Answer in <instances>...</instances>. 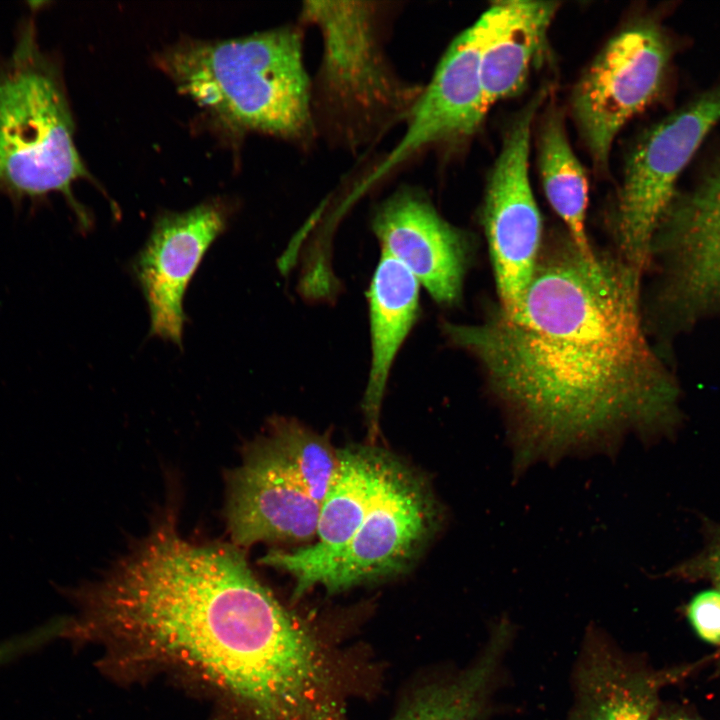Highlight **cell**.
<instances>
[{"label":"cell","mask_w":720,"mask_h":720,"mask_svg":"<svg viewBox=\"0 0 720 720\" xmlns=\"http://www.w3.org/2000/svg\"><path fill=\"white\" fill-rule=\"evenodd\" d=\"M642 275L567 236L541 247L515 305L496 304L478 323L443 322L449 342L480 365L517 471L614 453L628 433L651 439L678 424L680 389L649 339Z\"/></svg>","instance_id":"cell-1"},{"label":"cell","mask_w":720,"mask_h":720,"mask_svg":"<svg viewBox=\"0 0 720 720\" xmlns=\"http://www.w3.org/2000/svg\"><path fill=\"white\" fill-rule=\"evenodd\" d=\"M77 600L66 639L101 643L127 666L190 670L251 720H344L328 650L234 547L162 527Z\"/></svg>","instance_id":"cell-2"},{"label":"cell","mask_w":720,"mask_h":720,"mask_svg":"<svg viewBox=\"0 0 720 720\" xmlns=\"http://www.w3.org/2000/svg\"><path fill=\"white\" fill-rule=\"evenodd\" d=\"M159 64L183 94L234 127L286 138L311 127L309 79L294 29L185 41Z\"/></svg>","instance_id":"cell-3"},{"label":"cell","mask_w":720,"mask_h":720,"mask_svg":"<svg viewBox=\"0 0 720 720\" xmlns=\"http://www.w3.org/2000/svg\"><path fill=\"white\" fill-rule=\"evenodd\" d=\"M87 175L60 73L40 49L30 19L0 68V194L18 203L61 193L87 226L71 190Z\"/></svg>","instance_id":"cell-4"},{"label":"cell","mask_w":720,"mask_h":720,"mask_svg":"<svg viewBox=\"0 0 720 720\" xmlns=\"http://www.w3.org/2000/svg\"><path fill=\"white\" fill-rule=\"evenodd\" d=\"M338 463L329 441L294 420L277 419L247 450L229 480L227 519L239 545L316 536Z\"/></svg>","instance_id":"cell-5"},{"label":"cell","mask_w":720,"mask_h":720,"mask_svg":"<svg viewBox=\"0 0 720 720\" xmlns=\"http://www.w3.org/2000/svg\"><path fill=\"white\" fill-rule=\"evenodd\" d=\"M440 515L424 478L390 454L364 518L338 552L307 559L295 551H272L261 562L294 577L295 597L315 586L340 592L406 571L435 533Z\"/></svg>","instance_id":"cell-6"},{"label":"cell","mask_w":720,"mask_h":720,"mask_svg":"<svg viewBox=\"0 0 720 720\" xmlns=\"http://www.w3.org/2000/svg\"><path fill=\"white\" fill-rule=\"evenodd\" d=\"M720 122V80L652 125L627 159L614 230L617 254L641 272L651 244L677 192V181Z\"/></svg>","instance_id":"cell-7"},{"label":"cell","mask_w":720,"mask_h":720,"mask_svg":"<svg viewBox=\"0 0 720 720\" xmlns=\"http://www.w3.org/2000/svg\"><path fill=\"white\" fill-rule=\"evenodd\" d=\"M674 48L660 21L640 18L611 38L579 79L572 111L601 169L620 130L663 91Z\"/></svg>","instance_id":"cell-8"},{"label":"cell","mask_w":720,"mask_h":720,"mask_svg":"<svg viewBox=\"0 0 720 720\" xmlns=\"http://www.w3.org/2000/svg\"><path fill=\"white\" fill-rule=\"evenodd\" d=\"M652 263L655 303L671 323L688 330L720 315V160L676 192L653 237Z\"/></svg>","instance_id":"cell-9"},{"label":"cell","mask_w":720,"mask_h":720,"mask_svg":"<svg viewBox=\"0 0 720 720\" xmlns=\"http://www.w3.org/2000/svg\"><path fill=\"white\" fill-rule=\"evenodd\" d=\"M540 94L516 115L491 171L482 224L494 271L498 304L515 305L533 276L542 247V220L529 178V150Z\"/></svg>","instance_id":"cell-10"},{"label":"cell","mask_w":720,"mask_h":720,"mask_svg":"<svg viewBox=\"0 0 720 720\" xmlns=\"http://www.w3.org/2000/svg\"><path fill=\"white\" fill-rule=\"evenodd\" d=\"M488 111L480 76V29L475 22L449 45L413 104L400 141L354 188L341 209L426 146L472 134Z\"/></svg>","instance_id":"cell-11"},{"label":"cell","mask_w":720,"mask_h":720,"mask_svg":"<svg viewBox=\"0 0 720 720\" xmlns=\"http://www.w3.org/2000/svg\"><path fill=\"white\" fill-rule=\"evenodd\" d=\"M225 225V210L216 203L166 213L154 223L134 263V272L149 308L153 336L181 346L186 289Z\"/></svg>","instance_id":"cell-12"},{"label":"cell","mask_w":720,"mask_h":720,"mask_svg":"<svg viewBox=\"0 0 720 720\" xmlns=\"http://www.w3.org/2000/svg\"><path fill=\"white\" fill-rule=\"evenodd\" d=\"M372 226L382 253L402 264L437 303L461 299L470 242L424 195L395 193L377 209Z\"/></svg>","instance_id":"cell-13"},{"label":"cell","mask_w":720,"mask_h":720,"mask_svg":"<svg viewBox=\"0 0 720 720\" xmlns=\"http://www.w3.org/2000/svg\"><path fill=\"white\" fill-rule=\"evenodd\" d=\"M700 664L653 669L591 627L572 673L569 720H652L661 690L685 679Z\"/></svg>","instance_id":"cell-14"},{"label":"cell","mask_w":720,"mask_h":720,"mask_svg":"<svg viewBox=\"0 0 720 720\" xmlns=\"http://www.w3.org/2000/svg\"><path fill=\"white\" fill-rule=\"evenodd\" d=\"M374 11L369 3L346 1H308L302 8L322 35V76L329 91L369 109L403 98L385 64Z\"/></svg>","instance_id":"cell-15"},{"label":"cell","mask_w":720,"mask_h":720,"mask_svg":"<svg viewBox=\"0 0 720 720\" xmlns=\"http://www.w3.org/2000/svg\"><path fill=\"white\" fill-rule=\"evenodd\" d=\"M558 7L555 1H499L478 18L480 76L488 110L523 88L545 53Z\"/></svg>","instance_id":"cell-16"},{"label":"cell","mask_w":720,"mask_h":720,"mask_svg":"<svg viewBox=\"0 0 720 720\" xmlns=\"http://www.w3.org/2000/svg\"><path fill=\"white\" fill-rule=\"evenodd\" d=\"M420 284L397 260L382 253L367 292L371 364L362 401L368 435L379 434V417L396 355L419 315Z\"/></svg>","instance_id":"cell-17"},{"label":"cell","mask_w":720,"mask_h":720,"mask_svg":"<svg viewBox=\"0 0 720 720\" xmlns=\"http://www.w3.org/2000/svg\"><path fill=\"white\" fill-rule=\"evenodd\" d=\"M514 636L508 618L496 620L471 664L414 691L390 720H486Z\"/></svg>","instance_id":"cell-18"},{"label":"cell","mask_w":720,"mask_h":720,"mask_svg":"<svg viewBox=\"0 0 720 720\" xmlns=\"http://www.w3.org/2000/svg\"><path fill=\"white\" fill-rule=\"evenodd\" d=\"M391 453L374 446L338 450V464L323 500L316 536L318 541L296 553L322 559L338 552L364 518Z\"/></svg>","instance_id":"cell-19"},{"label":"cell","mask_w":720,"mask_h":720,"mask_svg":"<svg viewBox=\"0 0 720 720\" xmlns=\"http://www.w3.org/2000/svg\"><path fill=\"white\" fill-rule=\"evenodd\" d=\"M539 169L545 195L564 222L568 236L586 253L593 246L586 231L588 182L566 134L560 112L551 108L542 121L539 141Z\"/></svg>","instance_id":"cell-20"},{"label":"cell","mask_w":720,"mask_h":720,"mask_svg":"<svg viewBox=\"0 0 720 720\" xmlns=\"http://www.w3.org/2000/svg\"><path fill=\"white\" fill-rule=\"evenodd\" d=\"M670 574L689 581H709L720 591V524H711L703 548L674 567Z\"/></svg>","instance_id":"cell-21"},{"label":"cell","mask_w":720,"mask_h":720,"mask_svg":"<svg viewBox=\"0 0 720 720\" xmlns=\"http://www.w3.org/2000/svg\"><path fill=\"white\" fill-rule=\"evenodd\" d=\"M689 623L697 635L720 648V591L713 588L696 594L686 607Z\"/></svg>","instance_id":"cell-22"},{"label":"cell","mask_w":720,"mask_h":720,"mask_svg":"<svg viewBox=\"0 0 720 720\" xmlns=\"http://www.w3.org/2000/svg\"><path fill=\"white\" fill-rule=\"evenodd\" d=\"M656 720H703L696 713L678 706L669 705L661 707L656 713Z\"/></svg>","instance_id":"cell-23"}]
</instances>
